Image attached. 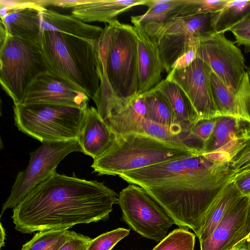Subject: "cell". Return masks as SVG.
I'll return each mask as SVG.
<instances>
[{
  "label": "cell",
  "mask_w": 250,
  "mask_h": 250,
  "mask_svg": "<svg viewBox=\"0 0 250 250\" xmlns=\"http://www.w3.org/2000/svg\"><path fill=\"white\" fill-rule=\"evenodd\" d=\"M235 173L230 162L212 161L198 153L119 176L144 188L174 224L197 236L209 209Z\"/></svg>",
  "instance_id": "1"
},
{
  "label": "cell",
  "mask_w": 250,
  "mask_h": 250,
  "mask_svg": "<svg viewBox=\"0 0 250 250\" xmlns=\"http://www.w3.org/2000/svg\"><path fill=\"white\" fill-rule=\"evenodd\" d=\"M117 201L116 193L104 182L55 172L13 208L12 218L24 234L68 229L108 219Z\"/></svg>",
  "instance_id": "2"
},
{
  "label": "cell",
  "mask_w": 250,
  "mask_h": 250,
  "mask_svg": "<svg viewBox=\"0 0 250 250\" xmlns=\"http://www.w3.org/2000/svg\"><path fill=\"white\" fill-rule=\"evenodd\" d=\"M102 64L99 90L92 99L106 121L137 96L139 65L137 38L133 25L115 19L108 22L96 40Z\"/></svg>",
  "instance_id": "3"
},
{
  "label": "cell",
  "mask_w": 250,
  "mask_h": 250,
  "mask_svg": "<svg viewBox=\"0 0 250 250\" xmlns=\"http://www.w3.org/2000/svg\"><path fill=\"white\" fill-rule=\"evenodd\" d=\"M96 40L56 31H43L42 54L47 71L92 99L102 78Z\"/></svg>",
  "instance_id": "4"
},
{
  "label": "cell",
  "mask_w": 250,
  "mask_h": 250,
  "mask_svg": "<svg viewBox=\"0 0 250 250\" xmlns=\"http://www.w3.org/2000/svg\"><path fill=\"white\" fill-rule=\"evenodd\" d=\"M195 154L147 135L129 133L117 135L111 147L91 166L100 175L117 176Z\"/></svg>",
  "instance_id": "5"
},
{
  "label": "cell",
  "mask_w": 250,
  "mask_h": 250,
  "mask_svg": "<svg viewBox=\"0 0 250 250\" xmlns=\"http://www.w3.org/2000/svg\"><path fill=\"white\" fill-rule=\"evenodd\" d=\"M85 110L47 104H19L13 107L15 124L18 129L42 143L78 141Z\"/></svg>",
  "instance_id": "6"
},
{
  "label": "cell",
  "mask_w": 250,
  "mask_h": 250,
  "mask_svg": "<svg viewBox=\"0 0 250 250\" xmlns=\"http://www.w3.org/2000/svg\"><path fill=\"white\" fill-rule=\"evenodd\" d=\"M212 14L179 15L164 22L141 26L157 46L165 71L168 73L180 57L215 32Z\"/></svg>",
  "instance_id": "7"
},
{
  "label": "cell",
  "mask_w": 250,
  "mask_h": 250,
  "mask_svg": "<svg viewBox=\"0 0 250 250\" xmlns=\"http://www.w3.org/2000/svg\"><path fill=\"white\" fill-rule=\"evenodd\" d=\"M0 63L1 87L14 105L22 104L31 83L47 70L41 47L8 36L0 44Z\"/></svg>",
  "instance_id": "8"
},
{
  "label": "cell",
  "mask_w": 250,
  "mask_h": 250,
  "mask_svg": "<svg viewBox=\"0 0 250 250\" xmlns=\"http://www.w3.org/2000/svg\"><path fill=\"white\" fill-rule=\"evenodd\" d=\"M117 203L122 210L121 220L147 239L160 242L174 224L161 205L139 186L130 184L123 188Z\"/></svg>",
  "instance_id": "9"
},
{
  "label": "cell",
  "mask_w": 250,
  "mask_h": 250,
  "mask_svg": "<svg viewBox=\"0 0 250 250\" xmlns=\"http://www.w3.org/2000/svg\"><path fill=\"white\" fill-rule=\"evenodd\" d=\"M81 151L78 141L44 142L30 153L29 164L17 174L10 194L2 205L0 217L14 208L37 185L53 174L59 163L69 154Z\"/></svg>",
  "instance_id": "10"
},
{
  "label": "cell",
  "mask_w": 250,
  "mask_h": 250,
  "mask_svg": "<svg viewBox=\"0 0 250 250\" xmlns=\"http://www.w3.org/2000/svg\"><path fill=\"white\" fill-rule=\"evenodd\" d=\"M197 57L209 66L229 90L237 91L246 73L245 60L235 42L226 38L225 33L214 32L201 41Z\"/></svg>",
  "instance_id": "11"
},
{
  "label": "cell",
  "mask_w": 250,
  "mask_h": 250,
  "mask_svg": "<svg viewBox=\"0 0 250 250\" xmlns=\"http://www.w3.org/2000/svg\"><path fill=\"white\" fill-rule=\"evenodd\" d=\"M211 72L209 66L197 57L186 68L172 69L166 78L177 84L185 91L196 110L199 119L219 116L212 94Z\"/></svg>",
  "instance_id": "12"
},
{
  "label": "cell",
  "mask_w": 250,
  "mask_h": 250,
  "mask_svg": "<svg viewBox=\"0 0 250 250\" xmlns=\"http://www.w3.org/2000/svg\"><path fill=\"white\" fill-rule=\"evenodd\" d=\"M89 99L83 92L47 70L30 84L21 104L59 105L85 110Z\"/></svg>",
  "instance_id": "13"
},
{
  "label": "cell",
  "mask_w": 250,
  "mask_h": 250,
  "mask_svg": "<svg viewBox=\"0 0 250 250\" xmlns=\"http://www.w3.org/2000/svg\"><path fill=\"white\" fill-rule=\"evenodd\" d=\"M249 196L241 197L227 211L211 234L200 242V250H233L242 239Z\"/></svg>",
  "instance_id": "14"
},
{
  "label": "cell",
  "mask_w": 250,
  "mask_h": 250,
  "mask_svg": "<svg viewBox=\"0 0 250 250\" xmlns=\"http://www.w3.org/2000/svg\"><path fill=\"white\" fill-rule=\"evenodd\" d=\"M45 8L43 0H29L26 5L0 15V24L7 36L30 42L42 47L43 31L41 12Z\"/></svg>",
  "instance_id": "15"
},
{
  "label": "cell",
  "mask_w": 250,
  "mask_h": 250,
  "mask_svg": "<svg viewBox=\"0 0 250 250\" xmlns=\"http://www.w3.org/2000/svg\"><path fill=\"white\" fill-rule=\"evenodd\" d=\"M137 42L139 85L137 95L155 87L165 70L159 49L144 28L133 23Z\"/></svg>",
  "instance_id": "16"
},
{
  "label": "cell",
  "mask_w": 250,
  "mask_h": 250,
  "mask_svg": "<svg viewBox=\"0 0 250 250\" xmlns=\"http://www.w3.org/2000/svg\"><path fill=\"white\" fill-rule=\"evenodd\" d=\"M116 138L117 135L102 118L97 108L87 107L78 139L81 152L96 160L111 147Z\"/></svg>",
  "instance_id": "17"
},
{
  "label": "cell",
  "mask_w": 250,
  "mask_h": 250,
  "mask_svg": "<svg viewBox=\"0 0 250 250\" xmlns=\"http://www.w3.org/2000/svg\"><path fill=\"white\" fill-rule=\"evenodd\" d=\"M210 80L219 116H230L250 121V84L247 72L235 92L229 90L212 71Z\"/></svg>",
  "instance_id": "18"
},
{
  "label": "cell",
  "mask_w": 250,
  "mask_h": 250,
  "mask_svg": "<svg viewBox=\"0 0 250 250\" xmlns=\"http://www.w3.org/2000/svg\"><path fill=\"white\" fill-rule=\"evenodd\" d=\"M135 133L147 135L197 153H203L205 148V143L195 136L191 129H185L179 125L167 126L144 119Z\"/></svg>",
  "instance_id": "19"
},
{
  "label": "cell",
  "mask_w": 250,
  "mask_h": 250,
  "mask_svg": "<svg viewBox=\"0 0 250 250\" xmlns=\"http://www.w3.org/2000/svg\"><path fill=\"white\" fill-rule=\"evenodd\" d=\"M147 0H86L72 9L71 15L84 22L108 23L132 7L145 5Z\"/></svg>",
  "instance_id": "20"
},
{
  "label": "cell",
  "mask_w": 250,
  "mask_h": 250,
  "mask_svg": "<svg viewBox=\"0 0 250 250\" xmlns=\"http://www.w3.org/2000/svg\"><path fill=\"white\" fill-rule=\"evenodd\" d=\"M41 28L43 31L65 33L89 40H96L102 32L99 26L86 23L73 17L45 8L41 12Z\"/></svg>",
  "instance_id": "21"
},
{
  "label": "cell",
  "mask_w": 250,
  "mask_h": 250,
  "mask_svg": "<svg viewBox=\"0 0 250 250\" xmlns=\"http://www.w3.org/2000/svg\"><path fill=\"white\" fill-rule=\"evenodd\" d=\"M216 122L203 153L216 151L236 140L250 138V121L226 115L215 117Z\"/></svg>",
  "instance_id": "22"
},
{
  "label": "cell",
  "mask_w": 250,
  "mask_h": 250,
  "mask_svg": "<svg viewBox=\"0 0 250 250\" xmlns=\"http://www.w3.org/2000/svg\"><path fill=\"white\" fill-rule=\"evenodd\" d=\"M153 89L160 92L167 99L177 123L185 129H191L199 117L185 91L177 84L166 78Z\"/></svg>",
  "instance_id": "23"
},
{
  "label": "cell",
  "mask_w": 250,
  "mask_h": 250,
  "mask_svg": "<svg viewBox=\"0 0 250 250\" xmlns=\"http://www.w3.org/2000/svg\"><path fill=\"white\" fill-rule=\"evenodd\" d=\"M146 106L143 95L130 100L105 121L116 135L135 133L146 118Z\"/></svg>",
  "instance_id": "24"
},
{
  "label": "cell",
  "mask_w": 250,
  "mask_h": 250,
  "mask_svg": "<svg viewBox=\"0 0 250 250\" xmlns=\"http://www.w3.org/2000/svg\"><path fill=\"white\" fill-rule=\"evenodd\" d=\"M242 196L231 181L222 189L206 214L197 236L199 242L206 239L212 232L228 209Z\"/></svg>",
  "instance_id": "25"
},
{
  "label": "cell",
  "mask_w": 250,
  "mask_h": 250,
  "mask_svg": "<svg viewBox=\"0 0 250 250\" xmlns=\"http://www.w3.org/2000/svg\"><path fill=\"white\" fill-rule=\"evenodd\" d=\"M250 13V0H228L219 10L212 14L211 24L215 32L229 30Z\"/></svg>",
  "instance_id": "26"
},
{
  "label": "cell",
  "mask_w": 250,
  "mask_h": 250,
  "mask_svg": "<svg viewBox=\"0 0 250 250\" xmlns=\"http://www.w3.org/2000/svg\"><path fill=\"white\" fill-rule=\"evenodd\" d=\"M184 0H147V10L143 14L131 16L132 23L143 26L148 23L162 22L179 15Z\"/></svg>",
  "instance_id": "27"
},
{
  "label": "cell",
  "mask_w": 250,
  "mask_h": 250,
  "mask_svg": "<svg viewBox=\"0 0 250 250\" xmlns=\"http://www.w3.org/2000/svg\"><path fill=\"white\" fill-rule=\"evenodd\" d=\"M142 95L146 106V120L167 126L179 125L170 104L160 92L152 89Z\"/></svg>",
  "instance_id": "28"
},
{
  "label": "cell",
  "mask_w": 250,
  "mask_h": 250,
  "mask_svg": "<svg viewBox=\"0 0 250 250\" xmlns=\"http://www.w3.org/2000/svg\"><path fill=\"white\" fill-rule=\"evenodd\" d=\"M69 232L68 229L40 231L21 250H58L68 239Z\"/></svg>",
  "instance_id": "29"
},
{
  "label": "cell",
  "mask_w": 250,
  "mask_h": 250,
  "mask_svg": "<svg viewBox=\"0 0 250 250\" xmlns=\"http://www.w3.org/2000/svg\"><path fill=\"white\" fill-rule=\"evenodd\" d=\"M188 229L184 228L174 229L152 250H194L195 235Z\"/></svg>",
  "instance_id": "30"
},
{
  "label": "cell",
  "mask_w": 250,
  "mask_h": 250,
  "mask_svg": "<svg viewBox=\"0 0 250 250\" xmlns=\"http://www.w3.org/2000/svg\"><path fill=\"white\" fill-rule=\"evenodd\" d=\"M228 0H184L179 15L191 16L213 13L220 9Z\"/></svg>",
  "instance_id": "31"
},
{
  "label": "cell",
  "mask_w": 250,
  "mask_h": 250,
  "mask_svg": "<svg viewBox=\"0 0 250 250\" xmlns=\"http://www.w3.org/2000/svg\"><path fill=\"white\" fill-rule=\"evenodd\" d=\"M129 231L130 229L120 228L103 233L92 239L86 250H111Z\"/></svg>",
  "instance_id": "32"
},
{
  "label": "cell",
  "mask_w": 250,
  "mask_h": 250,
  "mask_svg": "<svg viewBox=\"0 0 250 250\" xmlns=\"http://www.w3.org/2000/svg\"><path fill=\"white\" fill-rule=\"evenodd\" d=\"M237 45H243L245 52H250V13L230 30Z\"/></svg>",
  "instance_id": "33"
},
{
  "label": "cell",
  "mask_w": 250,
  "mask_h": 250,
  "mask_svg": "<svg viewBox=\"0 0 250 250\" xmlns=\"http://www.w3.org/2000/svg\"><path fill=\"white\" fill-rule=\"evenodd\" d=\"M215 117L199 119L191 127L192 133L205 143L209 139L214 128Z\"/></svg>",
  "instance_id": "34"
},
{
  "label": "cell",
  "mask_w": 250,
  "mask_h": 250,
  "mask_svg": "<svg viewBox=\"0 0 250 250\" xmlns=\"http://www.w3.org/2000/svg\"><path fill=\"white\" fill-rule=\"evenodd\" d=\"M92 238L73 231H69L68 239L58 250H86Z\"/></svg>",
  "instance_id": "35"
},
{
  "label": "cell",
  "mask_w": 250,
  "mask_h": 250,
  "mask_svg": "<svg viewBox=\"0 0 250 250\" xmlns=\"http://www.w3.org/2000/svg\"><path fill=\"white\" fill-rule=\"evenodd\" d=\"M231 181L242 196L250 195V169L236 173Z\"/></svg>",
  "instance_id": "36"
},
{
  "label": "cell",
  "mask_w": 250,
  "mask_h": 250,
  "mask_svg": "<svg viewBox=\"0 0 250 250\" xmlns=\"http://www.w3.org/2000/svg\"><path fill=\"white\" fill-rule=\"evenodd\" d=\"M249 163H250V138L230 161L231 167L236 172Z\"/></svg>",
  "instance_id": "37"
},
{
  "label": "cell",
  "mask_w": 250,
  "mask_h": 250,
  "mask_svg": "<svg viewBox=\"0 0 250 250\" xmlns=\"http://www.w3.org/2000/svg\"><path fill=\"white\" fill-rule=\"evenodd\" d=\"M198 45L192 47L180 57L172 65L171 70L173 69H182L186 68L191 64L197 58V51Z\"/></svg>",
  "instance_id": "38"
},
{
  "label": "cell",
  "mask_w": 250,
  "mask_h": 250,
  "mask_svg": "<svg viewBox=\"0 0 250 250\" xmlns=\"http://www.w3.org/2000/svg\"><path fill=\"white\" fill-rule=\"evenodd\" d=\"M86 0H45V6L53 5L62 8H71L72 9L77 5L85 2Z\"/></svg>",
  "instance_id": "39"
},
{
  "label": "cell",
  "mask_w": 250,
  "mask_h": 250,
  "mask_svg": "<svg viewBox=\"0 0 250 250\" xmlns=\"http://www.w3.org/2000/svg\"><path fill=\"white\" fill-rule=\"evenodd\" d=\"M202 154L207 159L216 162H230L231 160L230 155L221 151H214Z\"/></svg>",
  "instance_id": "40"
},
{
  "label": "cell",
  "mask_w": 250,
  "mask_h": 250,
  "mask_svg": "<svg viewBox=\"0 0 250 250\" xmlns=\"http://www.w3.org/2000/svg\"><path fill=\"white\" fill-rule=\"evenodd\" d=\"M250 195L249 196V207H248L247 215V218H246L245 229L243 237H242V239L241 242L244 240L250 235Z\"/></svg>",
  "instance_id": "41"
},
{
  "label": "cell",
  "mask_w": 250,
  "mask_h": 250,
  "mask_svg": "<svg viewBox=\"0 0 250 250\" xmlns=\"http://www.w3.org/2000/svg\"><path fill=\"white\" fill-rule=\"evenodd\" d=\"M233 250H250V234L244 240L237 244Z\"/></svg>",
  "instance_id": "42"
},
{
  "label": "cell",
  "mask_w": 250,
  "mask_h": 250,
  "mask_svg": "<svg viewBox=\"0 0 250 250\" xmlns=\"http://www.w3.org/2000/svg\"><path fill=\"white\" fill-rule=\"evenodd\" d=\"M0 248H1L2 247L4 246L5 245V230L4 229V227L2 226L1 223H0Z\"/></svg>",
  "instance_id": "43"
},
{
  "label": "cell",
  "mask_w": 250,
  "mask_h": 250,
  "mask_svg": "<svg viewBox=\"0 0 250 250\" xmlns=\"http://www.w3.org/2000/svg\"><path fill=\"white\" fill-rule=\"evenodd\" d=\"M246 72L248 74L249 83L250 84V65L249 67L246 68Z\"/></svg>",
  "instance_id": "44"
}]
</instances>
